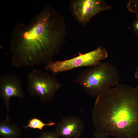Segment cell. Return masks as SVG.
Returning <instances> with one entry per match:
<instances>
[{"instance_id":"8992f818","label":"cell","mask_w":138,"mask_h":138,"mask_svg":"<svg viewBox=\"0 0 138 138\" xmlns=\"http://www.w3.org/2000/svg\"><path fill=\"white\" fill-rule=\"evenodd\" d=\"M112 7L102 0H78L72 5L73 12L78 20L83 24L88 22L101 12L110 9Z\"/></svg>"},{"instance_id":"7a4b0ae2","label":"cell","mask_w":138,"mask_h":138,"mask_svg":"<svg viewBox=\"0 0 138 138\" xmlns=\"http://www.w3.org/2000/svg\"><path fill=\"white\" fill-rule=\"evenodd\" d=\"M91 114L96 131L106 137L138 138V86L118 84L96 97Z\"/></svg>"},{"instance_id":"4fadbf2b","label":"cell","mask_w":138,"mask_h":138,"mask_svg":"<svg viewBox=\"0 0 138 138\" xmlns=\"http://www.w3.org/2000/svg\"><path fill=\"white\" fill-rule=\"evenodd\" d=\"M132 28L135 33L138 35V17L133 22Z\"/></svg>"},{"instance_id":"3957f363","label":"cell","mask_w":138,"mask_h":138,"mask_svg":"<svg viewBox=\"0 0 138 138\" xmlns=\"http://www.w3.org/2000/svg\"><path fill=\"white\" fill-rule=\"evenodd\" d=\"M119 79L116 68L105 62L81 72L74 82L90 96L97 97L110 90L111 86L118 85Z\"/></svg>"},{"instance_id":"6da1fadb","label":"cell","mask_w":138,"mask_h":138,"mask_svg":"<svg viewBox=\"0 0 138 138\" xmlns=\"http://www.w3.org/2000/svg\"><path fill=\"white\" fill-rule=\"evenodd\" d=\"M61 19L50 6L45 7L27 24H17L11 36L10 51L15 66L45 64L59 52L63 30Z\"/></svg>"},{"instance_id":"5bb4252c","label":"cell","mask_w":138,"mask_h":138,"mask_svg":"<svg viewBox=\"0 0 138 138\" xmlns=\"http://www.w3.org/2000/svg\"><path fill=\"white\" fill-rule=\"evenodd\" d=\"M93 136L94 138H107V137L97 131L94 132Z\"/></svg>"},{"instance_id":"ba28073f","label":"cell","mask_w":138,"mask_h":138,"mask_svg":"<svg viewBox=\"0 0 138 138\" xmlns=\"http://www.w3.org/2000/svg\"><path fill=\"white\" fill-rule=\"evenodd\" d=\"M84 129L81 119L70 116L63 118L56 124L55 132L59 138H80Z\"/></svg>"},{"instance_id":"9c48e42d","label":"cell","mask_w":138,"mask_h":138,"mask_svg":"<svg viewBox=\"0 0 138 138\" xmlns=\"http://www.w3.org/2000/svg\"><path fill=\"white\" fill-rule=\"evenodd\" d=\"M21 135L20 129L17 126L12 124L8 115L5 120L0 123V135L5 138H18Z\"/></svg>"},{"instance_id":"9a60e30c","label":"cell","mask_w":138,"mask_h":138,"mask_svg":"<svg viewBox=\"0 0 138 138\" xmlns=\"http://www.w3.org/2000/svg\"><path fill=\"white\" fill-rule=\"evenodd\" d=\"M136 72L134 74L135 77L136 78H138V67L136 68Z\"/></svg>"},{"instance_id":"52a82bcc","label":"cell","mask_w":138,"mask_h":138,"mask_svg":"<svg viewBox=\"0 0 138 138\" xmlns=\"http://www.w3.org/2000/svg\"><path fill=\"white\" fill-rule=\"evenodd\" d=\"M21 80L13 74L2 75L0 77V94L7 110H9V100L14 97L22 99L24 94L22 88Z\"/></svg>"},{"instance_id":"8fae6325","label":"cell","mask_w":138,"mask_h":138,"mask_svg":"<svg viewBox=\"0 0 138 138\" xmlns=\"http://www.w3.org/2000/svg\"><path fill=\"white\" fill-rule=\"evenodd\" d=\"M128 10L135 14L136 18L138 17V0H130L126 5Z\"/></svg>"},{"instance_id":"30bf717a","label":"cell","mask_w":138,"mask_h":138,"mask_svg":"<svg viewBox=\"0 0 138 138\" xmlns=\"http://www.w3.org/2000/svg\"><path fill=\"white\" fill-rule=\"evenodd\" d=\"M55 124V123L52 122L48 123H45L38 118H33L28 121V124L26 126H24V128L25 129L28 128L39 129L40 130L42 133L43 132V129L45 126H51Z\"/></svg>"},{"instance_id":"7c38bea8","label":"cell","mask_w":138,"mask_h":138,"mask_svg":"<svg viewBox=\"0 0 138 138\" xmlns=\"http://www.w3.org/2000/svg\"><path fill=\"white\" fill-rule=\"evenodd\" d=\"M38 138H59L55 132L46 131L43 132Z\"/></svg>"},{"instance_id":"277c9868","label":"cell","mask_w":138,"mask_h":138,"mask_svg":"<svg viewBox=\"0 0 138 138\" xmlns=\"http://www.w3.org/2000/svg\"><path fill=\"white\" fill-rule=\"evenodd\" d=\"M61 84L55 74L35 69L28 74L27 89L31 96H37L44 103L52 100Z\"/></svg>"},{"instance_id":"5b68a950","label":"cell","mask_w":138,"mask_h":138,"mask_svg":"<svg viewBox=\"0 0 138 138\" xmlns=\"http://www.w3.org/2000/svg\"><path fill=\"white\" fill-rule=\"evenodd\" d=\"M108 56L105 49L99 46L95 50L77 57L63 61H52L46 64L45 69L55 74L80 67L94 66Z\"/></svg>"}]
</instances>
